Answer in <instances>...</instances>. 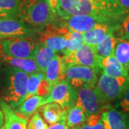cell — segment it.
Listing matches in <instances>:
<instances>
[{
  "label": "cell",
  "mask_w": 129,
  "mask_h": 129,
  "mask_svg": "<svg viewBox=\"0 0 129 129\" xmlns=\"http://www.w3.org/2000/svg\"><path fill=\"white\" fill-rule=\"evenodd\" d=\"M56 13L58 17L78 14L94 15L117 23L124 15L115 7L101 0H58Z\"/></svg>",
  "instance_id": "cell-1"
},
{
  "label": "cell",
  "mask_w": 129,
  "mask_h": 129,
  "mask_svg": "<svg viewBox=\"0 0 129 129\" xmlns=\"http://www.w3.org/2000/svg\"><path fill=\"white\" fill-rule=\"evenodd\" d=\"M28 77L26 72L11 65L0 68V98L13 109L26 99Z\"/></svg>",
  "instance_id": "cell-2"
},
{
  "label": "cell",
  "mask_w": 129,
  "mask_h": 129,
  "mask_svg": "<svg viewBox=\"0 0 129 129\" xmlns=\"http://www.w3.org/2000/svg\"><path fill=\"white\" fill-rule=\"evenodd\" d=\"M57 17L47 0H23L18 18L42 30L49 24L55 22Z\"/></svg>",
  "instance_id": "cell-3"
},
{
  "label": "cell",
  "mask_w": 129,
  "mask_h": 129,
  "mask_svg": "<svg viewBox=\"0 0 129 129\" xmlns=\"http://www.w3.org/2000/svg\"><path fill=\"white\" fill-rule=\"evenodd\" d=\"M71 30L58 22L49 24L40 32L37 37L39 44L63 54L68 45Z\"/></svg>",
  "instance_id": "cell-4"
},
{
  "label": "cell",
  "mask_w": 129,
  "mask_h": 129,
  "mask_svg": "<svg viewBox=\"0 0 129 129\" xmlns=\"http://www.w3.org/2000/svg\"><path fill=\"white\" fill-rule=\"evenodd\" d=\"M39 50L36 38H9L0 40V52L6 55L35 60Z\"/></svg>",
  "instance_id": "cell-5"
},
{
  "label": "cell",
  "mask_w": 129,
  "mask_h": 129,
  "mask_svg": "<svg viewBox=\"0 0 129 129\" xmlns=\"http://www.w3.org/2000/svg\"><path fill=\"white\" fill-rule=\"evenodd\" d=\"M129 85V77L113 78L105 73L98 79L95 88L106 104L118 101Z\"/></svg>",
  "instance_id": "cell-6"
},
{
  "label": "cell",
  "mask_w": 129,
  "mask_h": 129,
  "mask_svg": "<svg viewBox=\"0 0 129 129\" xmlns=\"http://www.w3.org/2000/svg\"><path fill=\"white\" fill-rule=\"evenodd\" d=\"M40 31L19 18L0 17V40L29 37L37 38Z\"/></svg>",
  "instance_id": "cell-7"
},
{
  "label": "cell",
  "mask_w": 129,
  "mask_h": 129,
  "mask_svg": "<svg viewBox=\"0 0 129 129\" xmlns=\"http://www.w3.org/2000/svg\"><path fill=\"white\" fill-rule=\"evenodd\" d=\"M75 103L83 108L86 116L101 113L108 104H106L95 85H85L77 89V99Z\"/></svg>",
  "instance_id": "cell-8"
},
{
  "label": "cell",
  "mask_w": 129,
  "mask_h": 129,
  "mask_svg": "<svg viewBox=\"0 0 129 129\" xmlns=\"http://www.w3.org/2000/svg\"><path fill=\"white\" fill-rule=\"evenodd\" d=\"M62 56L66 67L79 64L92 68L98 73L101 70L102 58L97 55L92 47L85 43L77 50Z\"/></svg>",
  "instance_id": "cell-9"
},
{
  "label": "cell",
  "mask_w": 129,
  "mask_h": 129,
  "mask_svg": "<svg viewBox=\"0 0 129 129\" xmlns=\"http://www.w3.org/2000/svg\"><path fill=\"white\" fill-rule=\"evenodd\" d=\"M60 20L57 19L58 22L68 27L71 31L85 33L88 32L92 27H94L98 23H104L118 24V23L111 21L110 19L94 15L88 14H78L72 15L68 17H59Z\"/></svg>",
  "instance_id": "cell-10"
},
{
  "label": "cell",
  "mask_w": 129,
  "mask_h": 129,
  "mask_svg": "<svg viewBox=\"0 0 129 129\" xmlns=\"http://www.w3.org/2000/svg\"><path fill=\"white\" fill-rule=\"evenodd\" d=\"M98 71L92 68L73 64L66 67L65 79L75 89L83 85H95L98 81Z\"/></svg>",
  "instance_id": "cell-11"
},
{
  "label": "cell",
  "mask_w": 129,
  "mask_h": 129,
  "mask_svg": "<svg viewBox=\"0 0 129 129\" xmlns=\"http://www.w3.org/2000/svg\"><path fill=\"white\" fill-rule=\"evenodd\" d=\"M77 99V89L74 88L67 79L57 83L45 97L44 104L55 102L64 110L73 104Z\"/></svg>",
  "instance_id": "cell-12"
},
{
  "label": "cell",
  "mask_w": 129,
  "mask_h": 129,
  "mask_svg": "<svg viewBox=\"0 0 129 129\" xmlns=\"http://www.w3.org/2000/svg\"><path fill=\"white\" fill-rule=\"evenodd\" d=\"M105 129H129V118L126 114L108 104L101 112Z\"/></svg>",
  "instance_id": "cell-13"
},
{
  "label": "cell",
  "mask_w": 129,
  "mask_h": 129,
  "mask_svg": "<svg viewBox=\"0 0 129 129\" xmlns=\"http://www.w3.org/2000/svg\"><path fill=\"white\" fill-rule=\"evenodd\" d=\"M118 24L104 22L98 23L91 29L83 33L84 43L93 48L108 35L115 34Z\"/></svg>",
  "instance_id": "cell-14"
},
{
  "label": "cell",
  "mask_w": 129,
  "mask_h": 129,
  "mask_svg": "<svg viewBox=\"0 0 129 129\" xmlns=\"http://www.w3.org/2000/svg\"><path fill=\"white\" fill-rule=\"evenodd\" d=\"M0 108L4 115V129H27V119L17 114L2 98H0Z\"/></svg>",
  "instance_id": "cell-15"
},
{
  "label": "cell",
  "mask_w": 129,
  "mask_h": 129,
  "mask_svg": "<svg viewBox=\"0 0 129 129\" xmlns=\"http://www.w3.org/2000/svg\"><path fill=\"white\" fill-rule=\"evenodd\" d=\"M65 70L66 65L63 61L62 56L57 53L47 65L45 70V79L50 83L51 88L60 81L65 79Z\"/></svg>",
  "instance_id": "cell-16"
},
{
  "label": "cell",
  "mask_w": 129,
  "mask_h": 129,
  "mask_svg": "<svg viewBox=\"0 0 129 129\" xmlns=\"http://www.w3.org/2000/svg\"><path fill=\"white\" fill-rule=\"evenodd\" d=\"M45 97L37 95H32L25 99L14 110L17 114L27 119L39 109L40 106L44 105Z\"/></svg>",
  "instance_id": "cell-17"
},
{
  "label": "cell",
  "mask_w": 129,
  "mask_h": 129,
  "mask_svg": "<svg viewBox=\"0 0 129 129\" xmlns=\"http://www.w3.org/2000/svg\"><path fill=\"white\" fill-rule=\"evenodd\" d=\"M66 123L69 129H76L85 121L87 116L81 106L75 103L63 110Z\"/></svg>",
  "instance_id": "cell-18"
},
{
  "label": "cell",
  "mask_w": 129,
  "mask_h": 129,
  "mask_svg": "<svg viewBox=\"0 0 129 129\" xmlns=\"http://www.w3.org/2000/svg\"><path fill=\"white\" fill-rule=\"evenodd\" d=\"M101 70L103 73L113 78L129 77L128 72L116 60L113 55L105 58H102Z\"/></svg>",
  "instance_id": "cell-19"
},
{
  "label": "cell",
  "mask_w": 129,
  "mask_h": 129,
  "mask_svg": "<svg viewBox=\"0 0 129 129\" xmlns=\"http://www.w3.org/2000/svg\"><path fill=\"white\" fill-rule=\"evenodd\" d=\"M0 61L4 64H8L19 68L29 75L38 71L36 62L32 59H22L10 57L0 52Z\"/></svg>",
  "instance_id": "cell-20"
},
{
  "label": "cell",
  "mask_w": 129,
  "mask_h": 129,
  "mask_svg": "<svg viewBox=\"0 0 129 129\" xmlns=\"http://www.w3.org/2000/svg\"><path fill=\"white\" fill-rule=\"evenodd\" d=\"M40 113H41L44 120L47 123L53 124L61 119L63 109L61 106L55 102L45 103L39 108Z\"/></svg>",
  "instance_id": "cell-21"
},
{
  "label": "cell",
  "mask_w": 129,
  "mask_h": 129,
  "mask_svg": "<svg viewBox=\"0 0 129 129\" xmlns=\"http://www.w3.org/2000/svg\"><path fill=\"white\" fill-rule=\"evenodd\" d=\"M57 52L50 47L39 44V50L35 57L38 71L45 73L47 67Z\"/></svg>",
  "instance_id": "cell-22"
},
{
  "label": "cell",
  "mask_w": 129,
  "mask_h": 129,
  "mask_svg": "<svg viewBox=\"0 0 129 129\" xmlns=\"http://www.w3.org/2000/svg\"><path fill=\"white\" fill-rule=\"evenodd\" d=\"M118 40L115 34H110L93 47L98 55L105 58L113 55L115 45Z\"/></svg>",
  "instance_id": "cell-23"
},
{
  "label": "cell",
  "mask_w": 129,
  "mask_h": 129,
  "mask_svg": "<svg viewBox=\"0 0 129 129\" xmlns=\"http://www.w3.org/2000/svg\"><path fill=\"white\" fill-rule=\"evenodd\" d=\"M113 55L129 73V40L118 38Z\"/></svg>",
  "instance_id": "cell-24"
},
{
  "label": "cell",
  "mask_w": 129,
  "mask_h": 129,
  "mask_svg": "<svg viewBox=\"0 0 129 129\" xmlns=\"http://www.w3.org/2000/svg\"><path fill=\"white\" fill-rule=\"evenodd\" d=\"M23 0H0V17L18 18Z\"/></svg>",
  "instance_id": "cell-25"
},
{
  "label": "cell",
  "mask_w": 129,
  "mask_h": 129,
  "mask_svg": "<svg viewBox=\"0 0 129 129\" xmlns=\"http://www.w3.org/2000/svg\"><path fill=\"white\" fill-rule=\"evenodd\" d=\"M44 78H45V73L40 71L29 75L27 82L26 99L32 95H37V89L41 83V81Z\"/></svg>",
  "instance_id": "cell-26"
},
{
  "label": "cell",
  "mask_w": 129,
  "mask_h": 129,
  "mask_svg": "<svg viewBox=\"0 0 129 129\" xmlns=\"http://www.w3.org/2000/svg\"><path fill=\"white\" fill-rule=\"evenodd\" d=\"M83 44H84V39H83V33L71 31L69 40L68 42V45L62 55H68L72 52L77 50Z\"/></svg>",
  "instance_id": "cell-27"
},
{
  "label": "cell",
  "mask_w": 129,
  "mask_h": 129,
  "mask_svg": "<svg viewBox=\"0 0 129 129\" xmlns=\"http://www.w3.org/2000/svg\"><path fill=\"white\" fill-rule=\"evenodd\" d=\"M76 129H105L101 119V113L88 116L83 124Z\"/></svg>",
  "instance_id": "cell-28"
},
{
  "label": "cell",
  "mask_w": 129,
  "mask_h": 129,
  "mask_svg": "<svg viewBox=\"0 0 129 129\" xmlns=\"http://www.w3.org/2000/svg\"><path fill=\"white\" fill-rule=\"evenodd\" d=\"M115 35L118 39L129 40V12L124 14L118 22Z\"/></svg>",
  "instance_id": "cell-29"
},
{
  "label": "cell",
  "mask_w": 129,
  "mask_h": 129,
  "mask_svg": "<svg viewBox=\"0 0 129 129\" xmlns=\"http://www.w3.org/2000/svg\"><path fill=\"white\" fill-rule=\"evenodd\" d=\"M46 121L42 118L39 112L36 111L31 115L27 122V129H47Z\"/></svg>",
  "instance_id": "cell-30"
},
{
  "label": "cell",
  "mask_w": 129,
  "mask_h": 129,
  "mask_svg": "<svg viewBox=\"0 0 129 129\" xmlns=\"http://www.w3.org/2000/svg\"><path fill=\"white\" fill-rule=\"evenodd\" d=\"M115 108L124 113L129 118V85L122 97L115 103Z\"/></svg>",
  "instance_id": "cell-31"
},
{
  "label": "cell",
  "mask_w": 129,
  "mask_h": 129,
  "mask_svg": "<svg viewBox=\"0 0 129 129\" xmlns=\"http://www.w3.org/2000/svg\"><path fill=\"white\" fill-rule=\"evenodd\" d=\"M52 90L50 83L47 82L46 79L44 78L41 81V83L37 89V95L41 96H47Z\"/></svg>",
  "instance_id": "cell-32"
},
{
  "label": "cell",
  "mask_w": 129,
  "mask_h": 129,
  "mask_svg": "<svg viewBox=\"0 0 129 129\" xmlns=\"http://www.w3.org/2000/svg\"><path fill=\"white\" fill-rule=\"evenodd\" d=\"M47 129H69L68 125L66 123V121H65L64 111L62 113V115L61 119L59 121H57V123H55L51 124L50 126H49L47 128Z\"/></svg>",
  "instance_id": "cell-33"
},
{
  "label": "cell",
  "mask_w": 129,
  "mask_h": 129,
  "mask_svg": "<svg viewBox=\"0 0 129 129\" xmlns=\"http://www.w3.org/2000/svg\"><path fill=\"white\" fill-rule=\"evenodd\" d=\"M116 7L123 14L129 12V0H116Z\"/></svg>",
  "instance_id": "cell-34"
},
{
  "label": "cell",
  "mask_w": 129,
  "mask_h": 129,
  "mask_svg": "<svg viewBox=\"0 0 129 129\" xmlns=\"http://www.w3.org/2000/svg\"><path fill=\"white\" fill-rule=\"evenodd\" d=\"M48 3L50 5L51 8L53 9L54 12H56V8H57V2L58 0H47Z\"/></svg>",
  "instance_id": "cell-35"
},
{
  "label": "cell",
  "mask_w": 129,
  "mask_h": 129,
  "mask_svg": "<svg viewBox=\"0 0 129 129\" xmlns=\"http://www.w3.org/2000/svg\"><path fill=\"white\" fill-rule=\"evenodd\" d=\"M101 1L103 2H106L107 4H108V5L114 6V7H115L117 8V7H116V0H101Z\"/></svg>",
  "instance_id": "cell-36"
},
{
  "label": "cell",
  "mask_w": 129,
  "mask_h": 129,
  "mask_svg": "<svg viewBox=\"0 0 129 129\" xmlns=\"http://www.w3.org/2000/svg\"><path fill=\"white\" fill-rule=\"evenodd\" d=\"M4 125V115H3V113L0 108V127L3 126Z\"/></svg>",
  "instance_id": "cell-37"
},
{
  "label": "cell",
  "mask_w": 129,
  "mask_h": 129,
  "mask_svg": "<svg viewBox=\"0 0 129 129\" xmlns=\"http://www.w3.org/2000/svg\"><path fill=\"white\" fill-rule=\"evenodd\" d=\"M3 65H4V64H3V63H2V62L0 61V68H1L2 67H3Z\"/></svg>",
  "instance_id": "cell-38"
},
{
  "label": "cell",
  "mask_w": 129,
  "mask_h": 129,
  "mask_svg": "<svg viewBox=\"0 0 129 129\" xmlns=\"http://www.w3.org/2000/svg\"><path fill=\"white\" fill-rule=\"evenodd\" d=\"M0 129H4V127H3V126H2V127H0Z\"/></svg>",
  "instance_id": "cell-39"
}]
</instances>
